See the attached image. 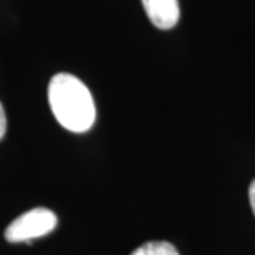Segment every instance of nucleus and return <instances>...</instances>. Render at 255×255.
<instances>
[{
	"label": "nucleus",
	"mask_w": 255,
	"mask_h": 255,
	"mask_svg": "<svg viewBox=\"0 0 255 255\" xmlns=\"http://www.w3.org/2000/svg\"><path fill=\"white\" fill-rule=\"evenodd\" d=\"M57 227V216L48 209L38 207L22 214L5 231L8 242H28L32 239L47 236Z\"/></svg>",
	"instance_id": "f03ea898"
},
{
	"label": "nucleus",
	"mask_w": 255,
	"mask_h": 255,
	"mask_svg": "<svg viewBox=\"0 0 255 255\" xmlns=\"http://www.w3.org/2000/svg\"><path fill=\"white\" fill-rule=\"evenodd\" d=\"M147 18L161 30L174 28L179 22V0H141Z\"/></svg>",
	"instance_id": "7ed1b4c3"
},
{
	"label": "nucleus",
	"mask_w": 255,
	"mask_h": 255,
	"mask_svg": "<svg viewBox=\"0 0 255 255\" xmlns=\"http://www.w3.org/2000/svg\"><path fill=\"white\" fill-rule=\"evenodd\" d=\"M131 255H179V252H177V249L171 242L154 241L142 244Z\"/></svg>",
	"instance_id": "20e7f679"
},
{
	"label": "nucleus",
	"mask_w": 255,
	"mask_h": 255,
	"mask_svg": "<svg viewBox=\"0 0 255 255\" xmlns=\"http://www.w3.org/2000/svg\"><path fill=\"white\" fill-rule=\"evenodd\" d=\"M5 131H7V118H5L3 106L0 103V139L5 136Z\"/></svg>",
	"instance_id": "39448f33"
},
{
	"label": "nucleus",
	"mask_w": 255,
	"mask_h": 255,
	"mask_svg": "<svg viewBox=\"0 0 255 255\" xmlns=\"http://www.w3.org/2000/svg\"><path fill=\"white\" fill-rule=\"evenodd\" d=\"M249 199H251V207H252V212L255 216V179L252 181L251 187H249Z\"/></svg>",
	"instance_id": "423d86ee"
},
{
	"label": "nucleus",
	"mask_w": 255,
	"mask_h": 255,
	"mask_svg": "<svg viewBox=\"0 0 255 255\" xmlns=\"http://www.w3.org/2000/svg\"><path fill=\"white\" fill-rule=\"evenodd\" d=\"M48 101L52 113L65 129L86 132L96 120L95 101L81 80L68 73L55 75L48 85Z\"/></svg>",
	"instance_id": "f257e3e1"
}]
</instances>
